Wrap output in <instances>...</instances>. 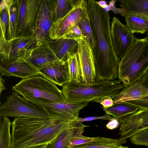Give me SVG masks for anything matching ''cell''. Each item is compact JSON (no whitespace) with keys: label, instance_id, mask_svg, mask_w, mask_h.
Returning <instances> with one entry per match:
<instances>
[{"label":"cell","instance_id":"83f0119b","mask_svg":"<svg viewBox=\"0 0 148 148\" xmlns=\"http://www.w3.org/2000/svg\"><path fill=\"white\" fill-rule=\"evenodd\" d=\"M67 62L69 69L70 81L80 83V65L77 53L70 56Z\"/></svg>","mask_w":148,"mask_h":148},{"label":"cell","instance_id":"8fae6325","mask_svg":"<svg viewBox=\"0 0 148 148\" xmlns=\"http://www.w3.org/2000/svg\"><path fill=\"white\" fill-rule=\"evenodd\" d=\"M110 32L114 50L121 60L134 42L136 38L126 25L114 16L110 22Z\"/></svg>","mask_w":148,"mask_h":148},{"label":"cell","instance_id":"9c48e42d","mask_svg":"<svg viewBox=\"0 0 148 148\" xmlns=\"http://www.w3.org/2000/svg\"><path fill=\"white\" fill-rule=\"evenodd\" d=\"M47 113L49 119L62 122H70L76 120L80 110L88 103H71L66 102H32Z\"/></svg>","mask_w":148,"mask_h":148},{"label":"cell","instance_id":"8d00e7d4","mask_svg":"<svg viewBox=\"0 0 148 148\" xmlns=\"http://www.w3.org/2000/svg\"><path fill=\"white\" fill-rule=\"evenodd\" d=\"M120 124L118 120L114 118L110 121L106 125V128L108 129L112 130L117 128Z\"/></svg>","mask_w":148,"mask_h":148},{"label":"cell","instance_id":"2e32d148","mask_svg":"<svg viewBox=\"0 0 148 148\" xmlns=\"http://www.w3.org/2000/svg\"><path fill=\"white\" fill-rule=\"evenodd\" d=\"M40 74L54 84L62 86L70 81L67 61L57 60L39 69Z\"/></svg>","mask_w":148,"mask_h":148},{"label":"cell","instance_id":"ee69618b","mask_svg":"<svg viewBox=\"0 0 148 148\" xmlns=\"http://www.w3.org/2000/svg\"><path fill=\"white\" fill-rule=\"evenodd\" d=\"M104 9L105 11L107 12H109V11L110 10V7L108 5H107L105 6Z\"/></svg>","mask_w":148,"mask_h":148},{"label":"cell","instance_id":"cb8c5ba5","mask_svg":"<svg viewBox=\"0 0 148 148\" xmlns=\"http://www.w3.org/2000/svg\"><path fill=\"white\" fill-rule=\"evenodd\" d=\"M124 17L130 29L133 33L144 34L148 31V19L136 15L129 14Z\"/></svg>","mask_w":148,"mask_h":148},{"label":"cell","instance_id":"d4e9b609","mask_svg":"<svg viewBox=\"0 0 148 148\" xmlns=\"http://www.w3.org/2000/svg\"><path fill=\"white\" fill-rule=\"evenodd\" d=\"M12 122L8 117L3 118L0 124V148H10L12 141L10 127Z\"/></svg>","mask_w":148,"mask_h":148},{"label":"cell","instance_id":"1f68e13d","mask_svg":"<svg viewBox=\"0 0 148 148\" xmlns=\"http://www.w3.org/2000/svg\"><path fill=\"white\" fill-rule=\"evenodd\" d=\"M132 143L137 145H144L148 147V128L133 135L130 138Z\"/></svg>","mask_w":148,"mask_h":148},{"label":"cell","instance_id":"603a6c76","mask_svg":"<svg viewBox=\"0 0 148 148\" xmlns=\"http://www.w3.org/2000/svg\"><path fill=\"white\" fill-rule=\"evenodd\" d=\"M126 142V139L121 136L117 139L99 137L96 140L71 148H118Z\"/></svg>","mask_w":148,"mask_h":148},{"label":"cell","instance_id":"e0dca14e","mask_svg":"<svg viewBox=\"0 0 148 148\" xmlns=\"http://www.w3.org/2000/svg\"><path fill=\"white\" fill-rule=\"evenodd\" d=\"M45 42L59 60L66 62L70 56L77 52L78 44L77 41L75 40L60 38L50 39Z\"/></svg>","mask_w":148,"mask_h":148},{"label":"cell","instance_id":"ac0fdd59","mask_svg":"<svg viewBox=\"0 0 148 148\" xmlns=\"http://www.w3.org/2000/svg\"><path fill=\"white\" fill-rule=\"evenodd\" d=\"M27 60L38 70L58 60L45 42L37 44Z\"/></svg>","mask_w":148,"mask_h":148},{"label":"cell","instance_id":"5bb4252c","mask_svg":"<svg viewBox=\"0 0 148 148\" xmlns=\"http://www.w3.org/2000/svg\"><path fill=\"white\" fill-rule=\"evenodd\" d=\"M119 134L126 139L148 128V108L140 109L136 112L119 120Z\"/></svg>","mask_w":148,"mask_h":148},{"label":"cell","instance_id":"f1b7e54d","mask_svg":"<svg viewBox=\"0 0 148 148\" xmlns=\"http://www.w3.org/2000/svg\"><path fill=\"white\" fill-rule=\"evenodd\" d=\"M77 25L84 36V38L93 49L95 46V42L90 26L89 16L79 21Z\"/></svg>","mask_w":148,"mask_h":148},{"label":"cell","instance_id":"ffe728a7","mask_svg":"<svg viewBox=\"0 0 148 148\" xmlns=\"http://www.w3.org/2000/svg\"><path fill=\"white\" fill-rule=\"evenodd\" d=\"M122 9L120 15L125 17L127 15H136L148 19V0H126L119 1ZM148 36V31L146 33Z\"/></svg>","mask_w":148,"mask_h":148},{"label":"cell","instance_id":"d590c367","mask_svg":"<svg viewBox=\"0 0 148 148\" xmlns=\"http://www.w3.org/2000/svg\"><path fill=\"white\" fill-rule=\"evenodd\" d=\"M93 102L100 103L103 108H107L112 106L114 104L113 100L109 97H104L94 100Z\"/></svg>","mask_w":148,"mask_h":148},{"label":"cell","instance_id":"4dcf8cb0","mask_svg":"<svg viewBox=\"0 0 148 148\" xmlns=\"http://www.w3.org/2000/svg\"><path fill=\"white\" fill-rule=\"evenodd\" d=\"M9 7L0 10V42L6 40L5 34L9 20Z\"/></svg>","mask_w":148,"mask_h":148},{"label":"cell","instance_id":"3957f363","mask_svg":"<svg viewBox=\"0 0 148 148\" xmlns=\"http://www.w3.org/2000/svg\"><path fill=\"white\" fill-rule=\"evenodd\" d=\"M62 86L61 91L66 101L71 103H89L104 97L113 99L125 87L116 79L88 84L70 81Z\"/></svg>","mask_w":148,"mask_h":148},{"label":"cell","instance_id":"7c38bea8","mask_svg":"<svg viewBox=\"0 0 148 148\" xmlns=\"http://www.w3.org/2000/svg\"><path fill=\"white\" fill-rule=\"evenodd\" d=\"M55 0H42L39 8L34 35L37 44L50 39V29L55 21Z\"/></svg>","mask_w":148,"mask_h":148},{"label":"cell","instance_id":"7a4b0ae2","mask_svg":"<svg viewBox=\"0 0 148 148\" xmlns=\"http://www.w3.org/2000/svg\"><path fill=\"white\" fill-rule=\"evenodd\" d=\"M75 120L62 122L54 120L16 118L12 122L10 148H30L49 145L63 131L74 128Z\"/></svg>","mask_w":148,"mask_h":148},{"label":"cell","instance_id":"60d3db41","mask_svg":"<svg viewBox=\"0 0 148 148\" xmlns=\"http://www.w3.org/2000/svg\"><path fill=\"white\" fill-rule=\"evenodd\" d=\"M2 75H1L0 76V94H1V92L5 89L4 84H5V80L2 77Z\"/></svg>","mask_w":148,"mask_h":148},{"label":"cell","instance_id":"484cf974","mask_svg":"<svg viewBox=\"0 0 148 148\" xmlns=\"http://www.w3.org/2000/svg\"><path fill=\"white\" fill-rule=\"evenodd\" d=\"M84 130L73 129L67 141L68 148L89 143L97 139L99 137H90L83 135Z\"/></svg>","mask_w":148,"mask_h":148},{"label":"cell","instance_id":"9a60e30c","mask_svg":"<svg viewBox=\"0 0 148 148\" xmlns=\"http://www.w3.org/2000/svg\"><path fill=\"white\" fill-rule=\"evenodd\" d=\"M0 72L2 76H14L23 79L40 75L39 70L27 60L12 62L0 59Z\"/></svg>","mask_w":148,"mask_h":148},{"label":"cell","instance_id":"8992f818","mask_svg":"<svg viewBox=\"0 0 148 148\" xmlns=\"http://www.w3.org/2000/svg\"><path fill=\"white\" fill-rule=\"evenodd\" d=\"M19 95L14 91L7 97L5 101L0 107L1 119L8 117L49 119L42 109Z\"/></svg>","mask_w":148,"mask_h":148},{"label":"cell","instance_id":"6da1fadb","mask_svg":"<svg viewBox=\"0 0 148 148\" xmlns=\"http://www.w3.org/2000/svg\"><path fill=\"white\" fill-rule=\"evenodd\" d=\"M87 9L95 42L92 50L95 82L116 80L120 60L116 54L112 42L109 12L94 0L88 1Z\"/></svg>","mask_w":148,"mask_h":148},{"label":"cell","instance_id":"f546056e","mask_svg":"<svg viewBox=\"0 0 148 148\" xmlns=\"http://www.w3.org/2000/svg\"><path fill=\"white\" fill-rule=\"evenodd\" d=\"M73 129H68L63 131L48 145V148H68V139Z\"/></svg>","mask_w":148,"mask_h":148},{"label":"cell","instance_id":"44dd1931","mask_svg":"<svg viewBox=\"0 0 148 148\" xmlns=\"http://www.w3.org/2000/svg\"><path fill=\"white\" fill-rule=\"evenodd\" d=\"M19 0H14L9 8V20L5 34L7 40L16 37L19 23Z\"/></svg>","mask_w":148,"mask_h":148},{"label":"cell","instance_id":"4fadbf2b","mask_svg":"<svg viewBox=\"0 0 148 148\" xmlns=\"http://www.w3.org/2000/svg\"><path fill=\"white\" fill-rule=\"evenodd\" d=\"M77 52L80 65V83L95 82V63L92 49L84 38L78 40Z\"/></svg>","mask_w":148,"mask_h":148},{"label":"cell","instance_id":"e575fe53","mask_svg":"<svg viewBox=\"0 0 148 148\" xmlns=\"http://www.w3.org/2000/svg\"><path fill=\"white\" fill-rule=\"evenodd\" d=\"M115 118L111 116L110 115L106 114L102 116H90L84 118H80L78 117L76 120L77 121L82 122L84 121H90L98 119L104 120H111Z\"/></svg>","mask_w":148,"mask_h":148},{"label":"cell","instance_id":"d6a6232c","mask_svg":"<svg viewBox=\"0 0 148 148\" xmlns=\"http://www.w3.org/2000/svg\"><path fill=\"white\" fill-rule=\"evenodd\" d=\"M83 38H85L79 27L77 25H76L72 27L67 33L61 38H66L77 41Z\"/></svg>","mask_w":148,"mask_h":148},{"label":"cell","instance_id":"7402d4cb","mask_svg":"<svg viewBox=\"0 0 148 148\" xmlns=\"http://www.w3.org/2000/svg\"><path fill=\"white\" fill-rule=\"evenodd\" d=\"M101 107L106 114L112 115L118 120L126 116L136 112L139 109L138 107L129 104L126 101L114 103L111 106L107 108Z\"/></svg>","mask_w":148,"mask_h":148},{"label":"cell","instance_id":"5b68a950","mask_svg":"<svg viewBox=\"0 0 148 148\" xmlns=\"http://www.w3.org/2000/svg\"><path fill=\"white\" fill-rule=\"evenodd\" d=\"M12 90L31 102H66L55 84L39 75L22 79Z\"/></svg>","mask_w":148,"mask_h":148},{"label":"cell","instance_id":"4316f807","mask_svg":"<svg viewBox=\"0 0 148 148\" xmlns=\"http://www.w3.org/2000/svg\"><path fill=\"white\" fill-rule=\"evenodd\" d=\"M77 0H55V21L66 15L73 8Z\"/></svg>","mask_w":148,"mask_h":148},{"label":"cell","instance_id":"f6af8a7d","mask_svg":"<svg viewBox=\"0 0 148 148\" xmlns=\"http://www.w3.org/2000/svg\"><path fill=\"white\" fill-rule=\"evenodd\" d=\"M118 148H129L127 146H124L122 145L120 146Z\"/></svg>","mask_w":148,"mask_h":148},{"label":"cell","instance_id":"ba28073f","mask_svg":"<svg viewBox=\"0 0 148 148\" xmlns=\"http://www.w3.org/2000/svg\"><path fill=\"white\" fill-rule=\"evenodd\" d=\"M88 1L77 0L72 10L63 18L54 22L49 30L50 39L60 38L73 26L88 16L87 9Z\"/></svg>","mask_w":148,"mask_h":148},{"label":"cell","instance_id":"d6986e66","mask_svg":"<svg viewBox=\"0 0 148 148\" xmlns=\"http://www.w3.org/2000/svg\"><path fill=\"white\" fill-rule=\"evenodd\" d=\"M148 96V89L140 81L125 87L113 99L114 104L141 99Z\"/></svg>","mask_w":148,"mask_h":148},{"label":"cell","instance_id":"f35d334b","mask_svg":"<svg viewBox=\"0 0 148 148\" xmlns=\"http://www.w3.org/2000/svg\"><path fill=\"white\" fill-rule=\"evenodd\" d=\"M116 1L112 0L109 1V5L110 7V10L115 14H121L122 11V9L121 8H116L114 5L115 1Z\"/></svg>","mask_w":148,"mask_h":148},{"label":"cell","instance_id":"52a82bcc","mask_svg":"<svg viewBox=\"0 0 148 148\" xmlns=\"http://www.w3.org/2000/svg\"><path fill=\"white\" fill-rule=\"evenodd\" d=\"M37 45L34 36H19L0 42V59L12 62L27 60Z\"/></svg>","mask_w":148,"mask_h":148},{"label":"cell","instance_id":"b9f144b4","mask_svg":"<svg viewBox=\"0 0 148 148\" xmlns=\"http://www.w3.org/2000/svg\"><path fill=\"white\" fill-rule=\"evenodd\" d=\"M97 3L101 8L104 9L105 7L107 4V2L105 1H96Z\"/></svg>","mask_w":148,"mask_h":148},{"label":"cell","instance_id":"30bf717a","mask_svg":"<svg viewBox=\"0 0 148 148\" xmlns=\"http://www.w3.org/2000/svg\"><path fill=\"white\" fill-rule=\"evenodd\" d=\"M42 0H19V20L16 37L34 36Z\"/></svg>","mask_w":148,"mask_h":148},{"label":"cell","instance_id":"836d02e7","mask_svg":"<svg viewBox=\"0 0 148 148\" xmlns=\"http://www.w3.org/2000/svg\"><path fill=\"white\" fill-rule=\"evenodd\" d=\"M126 102L129 104L138 107L139 109L148 108V96L141 99Z\"/></svg>","mask_w":148,"mask_h":148},{"label":"cell","instance_id":"74e56055","mask_svg":"<svg viewBox=\"0 0 148 148\" xmlns=\"http://www.w3.org/2000/svg\"><path fill=\"white\" fill-rule=\"evenodd\" d=\"M14 1V0H1L0 4V10L9 7Z\"/></svg>","mask_w":148,"mask_h":148},{"label":"cell","instance_id":"277c9868","mask_svg":"<svg viewBox=\"0 0 148 148\" xmlns=\"http://www.w3.org/2000/svg\"><path fill=\"white\" fill-rule=\"evenodd\" d=\"M148 70V36L136 38L120 60L118 78L125 87L139 81Z\"/></svg>","mask_w":148,"mask_h":148},{"label":"cell","instance_id":"ab89813d","mask_svg":"<svg viewBox=\"0 0 148 148\" xmlns=\"http://www.w3.org/2000/svg\"><path fill=\"white\" fill-rule=\"evenodd\" d=\"M139 81L143 85L148 89V70Z\"/></svg>","mask_w":148,"mask_h":148},{"label":"cell","instance_id":"7bdbcfd3","mask_svg":"<svg viewBox=\"0 0 148 148\" xmlns=\"http://www.w3.org/2000/svg\"><path fill=\"white\" fill-rule=\"evenodd\" d=\"M49 145H39L30 148H48Z\"/></svg>","mask_w":148,"mask_h":148}]
</instances>
